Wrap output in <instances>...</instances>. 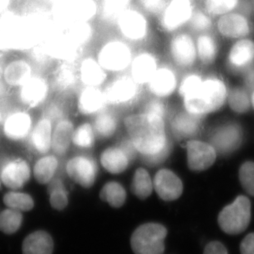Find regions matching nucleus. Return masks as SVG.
Returning a JSON list of instances; mask_svg holds the SVG:
<instances>
[{
  "label": "nucleus",
  "instance_id": "obj_1",
  "mask_svg": "<svg viewBox=\"0 0 254 254\" xmlns=\"http://www.w3.org/2000/svg\"><path fill=\"white\" fill-rule=\"evenodd\" d=\"M125 125L130 139L141 156L157 153L168 143L164 118L144 112L127 118Z\"/></svg>",
  "mask_w": 254,
  "mask_h": 254
},
{
  "label": "nucleus",
  "instance_id": "obj_2",
  "mask_svg": "<svg viewBox=\"0 0 254 254\" xmlns=\"http://www.w3.org/2000/svg\"><path fill=\"white\" fill-rule=\"evenodd\" d=\"M227 98V89L223 81L216 77L202 80L192 91L183 97L186 111L194 115L212 113L221 109Z\"/></svg>",
  "mask_w": 254,
  "mask_h": 254
},
{
  "label": "nucleus",
  "instance_id": "obj_3",
  "mask_svg": "<svg viewBox=\"0 0 254 254\" xmlns=\"http://www.w3.org/2000/svg\"><path fill=\"white\" fill-rule=\"evenodd\" d=\"M167 230L161 224L146 223L137 228L131 237L135 254H162Z\"/></svg>",
  "mask_w": 254,
  "mask_h": 254
},
{
  "label": "nucleus",
  "instance_id": "obj_4",
  "mask_svg": "<svg viewBox=\"0 0 254 254\" xmlns=\"http://www.w3.org/2000/svg\"><path fill=\"white\" fill-rule=\"evenodd\" d=\"M251 204L248 197L240 196L226 206L219 214L218 223L221 230L229 235H239L250 225Z\"/></svg>",
  "mask_w": 254,
  "mask_h": 254
},
{
  "label": "nucleus",
  "instance_id": "obj_5",
  "mask_svg": "<svg viewBox=\"0 0 254 254\" xmlns=\"http://www.w3.org/2000/svg\"><path fill=\"white\" fill-rule=\"evenodd\" d=\"M95 13V4L91 0H61L57 7L59 18L65 23H85Z\"/></svg>",
  "mask_w": 254,
  "mask_h": 254
},
{
  "label": "nucleus",
  "instance_id": "obj_6",
  "mask_svg": "<svg viewBox=\"0 0 254 254\" xmlns=\"http://www.w3.org/2000/svg\"><path fill=\"white\" fill-rule=\"evenodd\" d=\"M191 0H171L166 6L161 16V25L171 32L190 22L192 14Z\"/></svg>",
  "mask_w": 254,
  "mask_h": 254
},
{
  "label": "nucleus",
  "instance_id": "obj_7",
  "mask_svg": "<svg viewBox=\"0 0 254 254\" xmlns=\"http://www.w3.org/2000/svg\"><path fill=\"white\" fill-rule=\"evenodd\" d=\"M254 64V42L240 39L230 49L227 57L229 69L235 73L247 72Z\"/></svg>",
  "mask_w": 254,
  "mask_h": 254
},
{
  "label": "nucleus",
  "instance_id": "obj_8",
  "mask_svg": "<svg viewBox=\"0 0 254 254\" xmlns=\"http://www.w3.org/2000/svg\"><path fill=\"white\" fill-rule=\"evenodd\" d=\"M188 166L193 171H203L210 168L216 161V151L211 144L197 140L188 141Z\"/></svg>",
  "mask_w": 254,
  "mask_h": 254
},
{
  "label": "nucleus",
  "instance_id": "obj_9",
  "mask_svg": "<svg viewBox=\"0 0 254 254\" xmlns=\"http://www.w3.org/2000/svg\"><path fill=\"white\" fill-rule=\"evenodd\" d=\"M131 51L125 44L115 41L106 45L100 54V64L107 70L120 71L131 63Z\"/></svg>",
  "mask_w": 254,
  "mask_h": 254
},
{
  "label": "nucleus",
  "instance_id": "obj_10",
  "mask_svg": "<svg viewBox=\"0 0 254 254\" xmlns=\"http://www.w3.org/2000/svg\"><path fill=\"white\" fill-rule=\"evenodd\" d=\"M211 145L219 153L235 151L242 141V130L236 124H227L217 127L211 135Z\"/></svg>",
  "mask_w": 254,
  "mask_h": 254
},
{
  "label": "nucleus",
  "instance_id": "obj_11",
  "mask_svg": "<svg viewBox=\"0 0 254 254\" xmlns=\"http://www.w3.org/2000/svg\"><path fill=\"white\" fill-rule=\"evenodd\" d=\"M67 173L75 182L85 189L94 185L97 175V166L92 159L76 156L67 164Z\"/></svg>",
  "mask_w": 254,
  "mask_h": 254
},
{
  "label": "nucleus",
  "instance_id": "obj_12",
  "mask_svg": "<svg viewBox=\"0 0 254 254\" xmlns=\"http://www.w3.org/2000/svg\"><path fill=\"white\" fill-rule=\"evenodd\" d=\"M170 55L176 64L189 67L194 64L197 58V46L191 36L180 34L171 41Z\"/></svg>",
  "mask_w": 254,
  "mask_h": 254
},
{
  "label": "nucleus",
  "instance_id": "obj_13",
  "mask_svg": "<svg viewBox=\"0 0 254 254\" xmlns=\"http://www.w3.org/2000/svg\"><path fill=\"white\" fill-rule=\"evenodd\" d=\"M219 31L222 36L230 39H244L250 33V22L245 15L240 12H229L219 19Z\"/></svg>",
  "mask_w": 254,
  "mask_h": 254
},
{
  "label": "nucleus",
  "instance_id": "obj_14",
  "mask_svg": "<svg viewBox=\"0 0 254 254\" xmlns=\"http://www.w3.org/2000/svg\"><path fill=\"white\" fill-rule=\"evenodd\" d=\"M154 187L159 197L165 201H174L183 192V184L180 178L168 170H161L156 173Z\"/></svg>",
  "mask_w": 254,
  "mask_h": 254
},
{
  "label": "nucleus",
  "instance_id": "obj_15",
  "mask_svg": "<svg viewBox=\"0 0 254 254\" xmlns=\"http://www.w3.org/2000/svg\"><path fill=\"white\" fill-rule=\"evenodd\" d=\"M31 176V170L27 161L17 159L5 164L1 173V180L5 186L18 190L24 186Z\"/></svg>",
  "mask_w": 254,
  "mask_h": 254
},
{
  "label": "nucleus",
  "instance_id": "obj_16",
  "mask_svg": "<svg viewBox=\"0 0 254 254\" xmlns=\"http://www.w3.org/2000/svg\"><path fill=\"white\" fill-rule=\"evenodd\" d=\"M201 117L187 111L178 114L171 122L173 134L180 141L197 137L201 127Z\"/></svg>",
  "mask_w": 254,
  "mask_h": 254
},
{
  "label": "nucleus",
  "instance_id": "obj_17",
  "mask_svg": "<svg viewBox=\"0 0 254 254\" xmlns=\"http://www.w3.org/2000/svg\"><path fill=\"white\" fill-rule=\"evenodd\" d=\"M137 95V83L132 78L120 77L106 91L107 102L115 105L129 103Z\"/></svg>",
  "mask_w": 254,
  "mask_h": 254
},
{
  "label": "nucleus",
  "instance_id": "obj_18",
  "mask_svg": "<svg viewBox=\"0 0 254 254\" xmlns=\"http://www.w3.org/2000/svg\"><path fill=\"white\" fill-rule=\"evenodd\" d=\"M119 24L123 34L134 41L143 39L147 31L145 17L133 10H126L120 13Z\"/></svg>",
  "mask_w": 254,
  "mask_h": 254
},
{
  "label": "nucleus",
  "instance_id": "obj_19",
  "mask_svg": "<svg viewBox=\"0 0 254 254\" xmlns=\"http://www.w3.org/2000/svg\"><path fill=\"white\" fill-rule=\"evenodd\" d=\"M148 85L150 91L155 96L167 97L177 88L176 75L168 67H161L157 69Z\"/></svg>",
  "mask_w": 254,
  "mask_h": 254
},
{
  "label": "nucleus",
  "instance_id": "obj_20",
  "mask_svg": "<svg viewBox=\"0 0 254 254\" xmlns=\"http://www.w3.org/2000/svg\"><path fill=\"white\" fill-rule=\"evenodd\" d=\"M132 78L139 84L148 83L158 69L157 63L153 56L141 54L132 62Z\"/></svg>",
  "mask_w": 254,
  "mask_h": 254
},
{
  "label": "nucleus",
  "instance_id": "obj_21",
  "mask_svg": "<svg viewBox=\"0 0 254 254\" xmlns=\"http://www.w3.org/2000/svg\"><path fill=\"white\" fill-rule=\"evenodd\" d=\"M53 250V240L44 230H38L29 235L22 244L23 254H52Z\"/></svg>",
  "mask_w": 254,
  "mask_h": 254
},
{
  "label": "nucleus",
  "instance_id": "obj_22",
  "mask_svg": "<svg viewBox=\"0 0 254 254\" xmlns=\"http://www.w3.org/2000/svg\"><path fill=\"white\" fill-rule=\"evenodd\" d=\"M31 118L23 112L10 115L5 121L4 133L9 139L21 140L24 138L31 129Z\"/></svg>",
  "mask_w": 254,
  "mask_h": 254
},
{
  "label": "nucleus",
  "instance_id": "obj_23",
  "mask_svg": "<svg viewBox=\"0 0 254 254\" xmlns=\"http://www.w3.org/2000/svg\"><path fill=\"white\" fill-rule=\"evenodd\" d=\"M47 86L46 82L39 77H31L22 86L21 98L27 106L34 107L46 98Z\"/></svg>",
  "mask_w": 254,
  "mask_h": 254
},
{
  "label": "nucleus",
  "instance_id": "obj_24",
  "mask_svg": "<svg viewBox=\"0 0 254 254\" xmlns=\"http://www.w3.org/2000/svg\"><path fill=\"white\" fill-rule=\"evenodd\" d=\"M31 143L39 153L48 152L52 143V127L50 120L44 119L37 124L31 132Z\"/></svg>",
  "mask_w": 254,
  "mask_h": 254
},
{
  "label": "nucleus",
  "instance_id": "obj_25",
  "mask_svg": "<svg viewBox=\"0 0 254 254\" xmlns=\"http://www.w3.org/2000/svg\"><path fill=\"white\" fill-rule=\"evenodd\" d=\"M106 102V94L96 86H88L80 96V111L83 114L96 113L103 108Z\"/></svg>",
  "mask_w": 254,
  "mask_h": 254
},
{
  "label": "nucleus",
  "instance_id": "obj_26",
  "mask_svg": "<svg viewBox=\"0 0 254 254\" xmlns=\"http://www.w3.org/2000/svg\"><path fill=\"white\" fill-rule=\"evenodd\" d=\"M101 164L104 168L112 174H120L127 169L128 158L122 149L110 147L101 154Z\"/></svg>",
  "mask_w": 254,
  "mask_h": 254
},
{
  "label": "nucleus",
  "instance_id": "obj_27",
  "mask_svg": "<svg viewBox=\"0 0 254 254\" xmlns=\"http://www.w3.org/2000/svg\"><path fill=\"white\" fill-rule=\"evenodd\" d=\"M73 127L68 121H62L58 124L52 137V147L57 155L62 156L67 151L72 141Z\"/></svg>",
  "mask_w": 254,
  "mask_h": 254
},
{
  "label": "nucleus",
  "instance_id": "obj_28",
  "mask_svg": "<svg viewBox=\"0 0 254 254\" xmlns=\"http://www.w3.org/2000/svg\"><path fill=\"white\" fill-rule=\"evenodd\" d=\"M106 77L103 67L92 60H86L81 66V78L88 86L101 84Z\"/></svg>",
  "mask_w": 254,
  "mask_h": 254
},
{
  "label": "nucleus",
  "instance_id": "obj_29",
  "mask_svg": "<svg viewBox=\"0 0 254 254\" xmlns=\"http://www.w3.org/2000/svg\"><path fill=\"white\" fill-rule=\"evenodd\" d=\"M4 76L8 84L23 86L31 78V68L27 63L22 61L12 63L5 70Z\"/></svg>",
  "mask_w": 254,
  "mask_h": 254
},
{
  "label": "nucleus",
  "instance_id": "obj_30",
  "mask_svg": "<svg viewBox=\"0 0 254 254\" xmlns=\"http://www.w3.org/2000/svg\"><path fill=\"white\" fill-rule=\"evenodd\" d=\"M100 198L108 202L111 206L119 208L125 204L126 200V192L122 185L117 182H109L106 184L101 192Z\"/></svg>",
  "mask_w": 254,
  "mask_h": 254
},
{
  "label": "nucleus",
  "instance_id": "obj_31",
  "mask_svg": "<svg viewBox=\"0 0 254 254\" xmlns=\"http://www.w3.org/2000/svg\"><path fill=\"white\" fill-rule=\"evenodd\" d=\"M152 189L153 185L148 172L141 168L136 170L131 185L132 193L138 198L144 200L151 195Z\"/></svg>",
  "mask_w": 254,
  "mask_h": 254
},
{
  "label": "nucleus",
  "instance_id": "obj_32",
  "mask_svg": "<svg viewBox=\"0 0 254 254\" xmlns=\"http://www.w3.org/2000/svg\"><path fill=\"white\" fill-rule=\"evenodd\" d=\"M57 168V159L55 156H46L37 161L34 167V176L40 184H47L53 178Z\"/></svg>",
  "mask_w": 254,
  "mask_h": 254
},
{
  "label": "nucleus",
  "instance_id": "obj_33",
  "mask_svg": "<svg viewBox=\"0 0 254 254\" xmlns=\"http://www.w3.org/2000/svg\"><path fill=\"white\" fill-rule=\"evenodd\" d=\"M197 54L204 64H211L217 56V46L213 37L209 35H201L197 41Z\"/></svg>",
  "mask_w": 254,
  "mask_h": 254
},
{
  "label": "nucleus",
  "instance_id": "obj_34",
  "mask_svg": "<svg viewBox=\"0 0 254 254\" xmlns=\"http://www.w3.org/2000/svg\"><path fill=\"white\" fill-rule=\"evenodd\" d=\"M228 101L230 108L240 114L247 112L252 104L249 91L240 87L232 89L230 91L228 95Z\"/></svg>",
  "mask_w": 254,
  "mask_h": 254
},
{
  "label": "nucleus",
  "instance_id": "obj_35",
  "mask_svg": "<svg viewBox=\"0 0 254 254\" xmlns=\"http://www.w3.org/2000/svg\"><path fill=\"white\" fill-rule=\"evenodd\" d=\"M22 222L21 211L10 208L6 209L0 214V230L7 235L17 232L21 227Z\"/></svg>",
  "mask_w": 254,
  "mask_h": 254
},
{
  "label": "nucleus",
  "instance_id": "obj_36",
  "mask_svg": "<svg viewBox=\"0 0 254 254\" xmlns=\"http://www.w3.org/2000/svg\"><path fill=\"white\" fill-rule=\"evenodd\" d=\"M3 202L7 207L19 211H30L34 206L33 199L23 192H7L3 197Z\"/></svg>",
  "mask_w": 254,
  "mask_h": 254
},
{
  "label": "nucleus",
  "instance_id": "obj_37",
  "mask_svg": "<svg viewBox=\"0 0 254 254\" xmlns=\"http://www.w3.org/2000/svg\"><path fill=\"white\" fill-rule=\"evenodd\" d=\"M49 192L51 193L50 202L54 208L60 211L67 206V193L60 180H56L51 183L49 186Z\"/></svg>",
  "mask_w": 254,
  "mask_h": 254
},
{
  "label": "nucleus",
  "instance_id": "obj_38",
  "mask_svg": "<svg viewBox=\"0 0 254 254\" xmlns=\"http://www.w3.org/2000/svg\"><path fill=\"white\" fill-rule=\"evenodd\" d=\"M240 0H206V11L213 16L227 14L238 7Z\"/></svg>",
  "mask_w": 254,
  "mask_h": 254
},
{
  "label": "nucleus",
  "instance_id": "obj_39",
  "mask_svg": "<svg viewBox=\"0 0 254 254\" xmlns=\"http://www.w3.org/2000/svg\"><path fill=\"white\" fill-rule=\"evenodd\" d=\"M117 124L115 118L111 115L104 114L99 116L95 122V129L101 137H110L116 130Z\"/></svg>",
  "mask_w": 254,
  "mask_h": 254
},
{
  "label": "nucleus",
  "instance_id": "obj_40",
  "mask_svg": "<svg viewBox=\"0 0 254 254\" xmlns=\"http://www.w3.org/2000/svg\"><path fill=\"white\" fill-rule=\"evenodd\" d=\"M94 141L93 130L88 124L81 125L72 135V142L80 147L90 148L93 146Z\"/></svg>",
  "mask_w": 254,
  "mask_h": 254
},
{
  "label": "nucleus",
  "instance_id": "obj_41",
  "mask_svg": "<svg viewBox=\"0 0 254 254\" xmlns=\"http://www.w3.org/2000/svg\"><path fill=\"white\" fill-rule=\"evenodd\" d=\"M240 180L245 191L254 197V163L249 161L240 169Z\"/></svg>",
  "mask_w": 254,
  "mask_h": 254
},
{
  "label": "nucleus",
  "instance_id": "obj_42",
  "mask_svg": "<svg viewBox=\"0 0 254 254\" xmlns=\"http://www.w3.org/2000/svg\"><path fill=\"white\" fill-rule=\"evenodd\" d=\"M190 27L195 31L205 32L211 27L210 17L201 11H193L190 20Z\"/></svg>",
  "mask_w": 254,
  "mask_h": 254
},
{
  "label": "nucleus",
  "instance_id": "obj_43",
  "mask_svg": "<svg viewBox=\"0 0 254 254\" xmlns=\"http://www.w3.org/2000/svg\"><path fill=\"white\" fill-rule=\"evenodd\" d=\"M202 80L203 79L197 74H190L186 76L182 80L179 87V93L181 97H185L190 91H192L197 85L202 82Z\"/></svg>",
  "mask_w": 254,
  "mask_h": 254
},
{
  "label": "nucleus",
  "instance_id": "obj_44",
  "mask_svg": "<svg viewBox=\"0 0 254 254\" xmlns=\"http://www.w3.org/2000/svg\"><path fill=\"white\" fill-rule=\"evenodd\" d=\"M170 149H171V144L170 141H168V143L166 144V146H165L163 150H161V151L151 155V156H142V160L148 166H156L158 164H161L162 161H165L168 157Z\"/></svg>",
  "mask_w": 254,
  "mask_h": 254
},
{
  "label": "nucleus",
  "instance_id": "obj_45",
  "mask_svg": "<svg viewBox=\"0 0 254 254\" xmlns=\"http://www.w3.org/2000/svg\"><path fill=\"white\" fill-rule=\"evenodd\" d=\"M57 82L63 88H67L73 84L74 82V75L72 70L67 66L62 67L58 71Z\"/></svg>",
  "mask_w": 254,
  "mask_h": 254
},
{
  "label": "nucleus",
  "instance_id": "obj_46",
  "mask_svg": "<svg viewBox=\"0 0 254 254\" xmlns=\"http://www.w3.org/2000/svg\"><path fill=\"white\" fill-rule=\"evenodd\" d=\"M141 2L147 12L154 14L163 12L166 7V0H141Z\"/></svg>",
  "mask_w": 254,
  "mask_h": 254
},
{
  "label": "nucleus",
  "instance_id": "obj_47",
  "mask_svg": "<svg viewBox=\"0 0 254 254\" xmlns=\"http://www.w3.org/2000/svg\"><path fill=\"white\" fill-rule=\"evenodd\" d=\"M145 113L156 115L159 117H165L166 110L164 104L160 101H152L147 105L145 110Z\"/></svg>",
  "mask_w": 254,
  "mask_h": 254
},
{
  "label": "nucleus",
  "instance_id": "obj_48",
  "mask_svg": "<svg viewBox=\"0 0 254 254\" xmlns=\"http://www.w3.org/2000/svg\"><path fill=\"white\" fill-rule=\"evenodd\" d=\"M241 254H254V233L250 234L240 245Z\"/></svg>",
  "mask_w": 254,
  "mask_h": 254
},
{
  "label": "nucleus",
  "instance_id": "obj_49",
  "mask_svg": "<svg viewBox=\"0 0 254 254\" xmlns=\"http://www.w3.org/2000/svg\"><path fill=\"white\" fill-rule=\"evenodd\" d=\"M203 254H228V252L221 243L211 242L206 245Z\"/></svg>",
  "mask_w": 254,
  "mask_h": 254
},
{
  "label": "nucleus",
  "instance_id": "obj_50",
  "mask_svg": "<svg viewBox=\"0 0 254 254\" xmlns=\"http://www.w3.org/2000/svg\"><path fill=\"white\" fill-rule=\"evenodd\" d=\"M120 148L122 149L123 151L126 154V156H127L129 161L132 160L136 156L137 150L130 138L129 139H125V141H123Z\"/></svg>",
  "mask_w": 254,
  "mask_h": 254
},
{
  "label": "nucleus",
  "instance_id": "obj_51",
  "mask_svg": "<svg viewBox=\"0 0 254 254\" xmlns=\"http://www.w3.org/2000/svg\"><path fill=\"white\" fill-rule=\"evenodd\" d=\"M245 84L250 91H254V68H250L245 75Z\"/></svg>",
  "mask_w": 254,
  "mask_h": 254
},
{
  "label": "nucleus",
  "instance_id": "obj_52",
  "mask_svg": "<svg viewBox=\"0 0 254 254\" xmlns=\"http://www.w3.org/2000/svg\"><path fill=\"white\" fill-rule=\"evenodd\" d=\"M130 0H106V2L114 9L120 10L129 2Z\"/></svg>",
  "mask_w": 254,
  "mask_h": 254
},
{
  "label": "nucleus",
  "instance_id": "obj_53",
  "mask_svg": "<svg viewBox=\"0 0 254 254\" xmlns=\"http://www.w3.org/2000/svg\"><path fill=\"white\" fill-rule=\"evenodd\" d=\"M7 2L8 0H0V12L7 7Z\"/></svg>",
  "mask_w": 254,
  "mask_h": 254
},
{
  "label": "nucleus",
  "instance_id": "obj_54",
  "mask_svg": "<svg viewBox=\"0 0 254 254\" xmlns=\"http://www.w3.org/2000/svg\"><path fill=\"white\" fill-rule=\"evenodd\" d=\"M251 101H252V105L254 108V91H253V95L251 96Z\"/></svg>",
  "mask_w": 254,
  "mask_h": 254
},
{
  "label": "nucleus",
  "instance_id": "obj_55",
  "mask_svg": "<svg viewBox=\"0 0 254 254\" xmlns=\"http://www.w3.org/2000/svg\"><path fill=\"white\" fill-rule=\"evenodd\" d=\"M251 4H252V7H254V0H251Z\"/></svg>",
  "mask_w": 254,
  "mask_h": 254
},
{
  "label": "nucleus",
  "instance_id": "obj_56",
  "mask_svg": "<svg viewBox=\"0 0 254 254\" xmlns=\"http://www.w3.org/2000/svg\"><path fill=\"white\" fill-rule=\"evenodd\" d=\"M0 121H1V115H0Z\"/></svg>",
  "mask_w": 254,
  "mask_h": 254
}]
</instances>
